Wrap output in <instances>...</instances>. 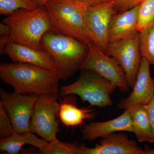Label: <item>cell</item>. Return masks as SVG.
Segmentation results:
<instances>
[{
  "instance_id": "28",
  "label": "cell",
  "mask_w": 154,
  "mask_h": 154,
  "mask_svg": "<svg viewBox=\"0 0 154 154\" xmlns=\"http://www.w3.org/2000/svg\"><path fill=\"white\" fill-rule=\"evenodd\" d=\"M47 0H35L38 6H43Z\"/></svg>"
},
{
  "instance_id": "8",
  "label": "cell",
  "mask_w": 154,
  "mask_h": 154,
  "mask_svg": "<svg viewBox=\"0 0 154 154\" xmlns=\"http://www.w3.org/2000/svg\"><path fill=\"white\" fill-rule=\"evenodd\" d=\"M105 52L118 63L124 71L128 86L133 88L142 58L139 31L125 39L109 43Z\"/></svg>"
},
{
  "instance_id": "3",
  "label": "cell",
  "mask_w": 154,
  "mask_h": 154,
  "mask_svg": "<svg viewBox=\"0 0 154 154\" xmlns=\"http://www.w3.org/2000/svg\"><path fill=\"white\" fill-rule=\"evenodd\" d=\"M51 30L69 35L88 45L92 37L86 22L89 6L82 0H47L43 5Z\"/></svg>"
},
{
  "instance_id": "27",
  "label": "cell",
  "mask_w": 154,
  "mask_h": 154,
  "mask_svg": "<svg viewBox=\"0 0 154 154\" xmlns=\"http://www.w3.org/2000/svg\"><path fill=\"white\" fill-rule=\"evenodd\" d=\"M89 6L95 5L102 3L111 2V0H82Z\"/></svg>"
},
{
  "instance_id": "25",
  "label": "cell",
  "mask_w": 154,
  "mask_h": 154,
  "mask_svg": "<svg viewBox=\"0 0 154 154\" xmlns=\"http://www.w3.org/2000/svg\"><path fill=\"white\" fill-rule=\"evenodd\" d=\"M146 107L148 113L154 137V94L149 102L146 105Z\"/></svg>"
},
{
  "instance_id": "24",
  "label": "cell",
  "mask_w": 154,
  "mask_h": 154,
  "mask_svg": "<svg viewBox=\"0 0 154 154\" xmlns=\"http://www.w3.org/2000/svg\"><path fill=\"white\" fill-rule=\"evenodd\" d=\"M144 0H111L116 13H123L140 5Z\"/></svg>"
},
{
  "instance_id": "15",
  "label": "cell",
  "mask_w": 154,
  "mask_h": 154,
  "mask_svg": "<svg viewBox=\"0 0 154 154\" xmlns=\"http://www.w3.org/2000/svg\"><path fill=\"white\" fill-rule=\"evenodd\" d=\"M140 5L123 13L113 14L109 24V43L125 39L138 31Z\"/></svg>"
},
{
  "instance_id": "5",
  "label": "cell",
  "mask_w": 154,
  "mask_h": 154,
  "mask_svg": "<svg viewBox=\"0 0 154 154\" xmlns=\"http://www.w3.org/2000/svg\"><path fill=\"white\" fill-rule=\"evenodd\" d=\"M84 70L85 72L76 81L60 89V95H78L82 102H88L91 107H104L112 105L110 95L117 87L95 72Z\"/></svg>"
},
{
  "instance_id": "14",
  "label": "cell",
  "mask_w": 154,
  "mask_h": 154,
  "mask_svg": "<svg viewBox=\"0 0 154 154\" xmlns=\"http://www.w3.org/2000/svg\"><path fill=\"white\" fill-rule=\"evenodd\" d=\"M120 131L133 133L132 120L128 110H125L121 115L111 120L85 124L82 129L83 139L90 142Z\"/></svg>"
},
{
  "instance_id": "6",
  "label": "cell",
  "mask_w": 154,
  "mask_h": 154,
  "mask_svg": "<svg viewBox=\"0 0 154 154\" xmlns=\"http://www.w3.org/2000/svg\"><path fill=\"white\" fill-rule=\"evenodd\" d=\"M60 94L38 96L35 103L30 125V131L50 143L58 141L59 102Z\"/></svg>"
},
{
  "instance_id": "2",
  "label": "cell",
  "mask_w": 154,
  "mask_h": 154,
  "mask_svg": "<svg viewBox=\"0 0 154 154\" xmlns=\"http://www.w3.org/2000/svg\"><path fill=\"white\" fill-rule=\"evenodd\" d=\"M42 49L49 56L60 80L66 81L80 70L88 52V45L71 36L53 30L41 40Z\"/></svg>"
},
{
  "instance_id": "17",
  "label": "cell",
  "mask_w": 154,
  "mask_h": 154,
  "mask_svg": "<svg viewBox=\"0 0 154 154\" xmlns=\"http://www.w3.org/2000/svg\"><path fill=\"white\" fill-rule=\"evenodd\" d=\"M26 144H30L38 148L43 154H46L50 143L38 138L32 132L19 133L15 131L8 137L1 138L0 150L6 154H17Z\"/></svg>"
},
{
  "instance_id": "1",
  "label": "cell",
  "mask_w": 154,
  "mask_h": 154,
  "mask_svg": "<svg viewBox=\"0 0 154 154\" xmlns=\"http://www.w3.org/2000/svg\"><path fill=\"white\" fill-rule=\"evenodd\" d=\"M0 78L18 94L37 96L60 94L57 73L31 64L1 63Z\"/></svg>"
},
{
  "instance_id": "16",
  "label": "cell",
  "mask_w": 154,
  "mask_h": 154,
  "mask_svg": "<svg viewBox=\"0 0 154 154\" xmlns=\"http://www.w3.org/2000/svg\"><path fill=\"white\" fill-rule=\"evenodd\" d=\"M59 102V118L67 127L81 126L85 120H93L97 114L91 106L79 108L77 106L75 97L72 95L64 96Z\"/></svg>"
},
{
  "instance_id": "29",
  "label": "cell",
  "mask_w": 154,
  "mask_h": 154,
  "mask_svg": "<svg viewBox=\"0 0 154 154\" xmlns=\"http://www.w3.org/2000/svg\"><path fill=\"white\" fill-rule=\"evenodd\" d=\"M152 154H154V149H152Z\"/></svg>"
},
{
  "instance_id": "20",
  "label": "cell",
  "mask_w": 154,
  "mask_h": 154,
  "mask_svg": "<svg viewBox=\"0 0 154 154\" xmlns=\"http://www.w3.org/2000/svg\"><path fill=\"white\" fill-rule=\"evenodd\" d=\"M38 7L35 0H0V14L8 16L20 9L31 11Z\"/></svg>"
},
{
  "instance_id": "11",
  "label": "cell",
  "mask_w": 154,
  "mask_h": 154,
  "mask_svg": "<svg viewBox=\"0 0 154 154\" xmlns=\"http://www.w3.org/2000/svg\"><path fill=\"white\" fill-rule=\"evenodd\" d=\"M77 154H148L136 142L130 140L128 136L121 133H113L102 138L94 147L77 143Z\"/></svg>"
},
{
  "instance_id": "10",
  "label": "cell",
  "mask_w": 154,
  "mask_h": 154,
  "mask_svg": "<svg viewBox=\"0 0 154 154\" xmlns=\"http://www.w3.org/2000/svg\"><path fill=\"white\" fill-rule=\"evenodd\" d=\"M116 13L112 1L90 6L86 13V25L92 36V41L104 52L109 44L110 19Z\"/></svg>"
},
{
  "instance_id": "9",
  "label": "cell",
  "mask_w": 154,
  "mask_h": 154,
  "mask_svg": "<svg viewBox=\"0 0 154 154\" xmlns=\"http://www.w3.org/2000/svg\"><path fill=\"white\" fill-rule=\"evenodd\" d=\"M0 96V103L8 114L15 131L19 133L30 132V120L38 96L8 93L2 88Z\"/></svg>"
},
{
  "instance_id": "12",
  "label": "cell",
  "mask_w": 154,
  "mask_h": 154,
  "mask_svg": "<svg viewBox=\"0 0 154 154\" xmlns=\"http://www.w3.org/2000/svg\"><path fill=\"white\" fill-rule=\"evenodd\" d=\"M8 36H1L0 53L8 56L14 63L31 64L57 72L51 59L42 50L10 41Z\"/></svg>"
},
{
  "instance_id": "4",
  "label": "cell",
  "mask_w": 154,
  "mask_h": 154,
  "mask_svg": "<svg viewBox=\"0 0 154 154\" xmlns=\"http://www.w3.org/2000/svg\"><path fill=\"white\" fill-rule=\"evenodd\" d=\"M11 30L10 41L42 50L41 40L45 34L51 30V26L43 6L34 10L20 9L3 20Z\"/></svg>"
},
{
  "instance_id": "21",
  "label": "cell",
  "mask_w": 154,
  "mask_h": 154,
  "mask_svg": "<svg viewBox=\"0 0 154 154\" xmlns=\"http://www.w3.org/2000/svg\"><path fill=\"white\" fill-rule=\"evenodd\" d=\"M154 22V0H144L140 5L138 31Z\"/></svg>"
},
{
  "instance_id": "23",
  "label": "cell",
  "mask_w": 154,
  "mask_h": 154,
  "mask_svg": "<svg viewBox=\"0 0 154 154\" xmlns=\"http://www.w3.org/2000/svg\"><path fill=\"white\" fill-rule=\"evenodd\" d=\"M46 154H76V143H70L58 141L54 143H50Z\"/></svg>"
},
{
  "instance_id": "22",
  "label": "cell",
  "mask_w": 154,
  "mask_h": 154,
  "mask_svg": "<svg viewBox=\"0 0 154 154\" xmlns=\"http://www.w3.org/2000/svg\"><path fill=\"white\" fill-rule=\"evenodd\" d=\"M15 132L8 114L2 104L0 103V137L1 138L8 137Z\"/></svg>"
},
{
  "instance_id": "7",
  "label": "cell",
  "mask_w": 154,
  "mask_h": 154,
  "mask_svg": "<svg viewBox=\"0 0 154 154\" xmlns=\"http://www.w3.org/2000/svg\"><path fill=\"white\" fill-rule=\"evenodd\" d=\"M88 45V55L80 70L95 72L114 84L122 93L129 91L124 71L115 59L107 55L93 42Z\"/></svg>"
},
{
  "instance_id": "26",
  "label": "cell",
  "mask_w": 154,
  "mask_h": 154,
  "mask_svg": "<svg viewBox=\"0 0 154 154\" xmlns=\"http://www.w3.org/2000/svg\"><path fill=\"white\" fill-rule=\"evenodd\" d=\"M11 30L9 26L4 22L0 23V35L1 36H9Z\"/></svg>"
},
{
  "instance_id": "19",
  "label": "cell",
  "mask_w": 154,
  "mask_h": 154,
  "mask_svg": "<svg viewBox=\"0 0 154 154\" xmlns=\"http://www.w3.org/2000/svg\"><path fill=\"white\" fill-rule=\"evenodd\" d=\"M139 32L141 53L150 65H154V22Z\"/></svg>"
},
{
  "instance_id": "18",
  "label": "cell",
  "mask_w": 154,
  "mask_h": 154,
  "mask_svg": "<svg viewBox=\"0 0 154 154\" xmlns=\"http://www.w3.org/2000/svg\"><path fill=\"white\" fill-rule=\"evenodd\" d=\"M129 110L132 120L133 133L140 143H154L151 124L146 105L138 106Z\"/></svg>"
},
{
  "instance_id": "13",
  "label": "cell",
  "mask_w": 154,
  "mask_h": 154,
  "mask_svg": "<svg viewBox=\"0 0 154 154\" xmlns=\"http://www.w3.org/2000/svg\"><path fill=\"white\" fill-rule=\"evenodd\" d=\"M150 66L148 62L142 57L133 91L128 97L117 104L119 109L130 110L146 105L151 100L154 94V78L151 76Z\"/></svg>"
}]
</instances>
